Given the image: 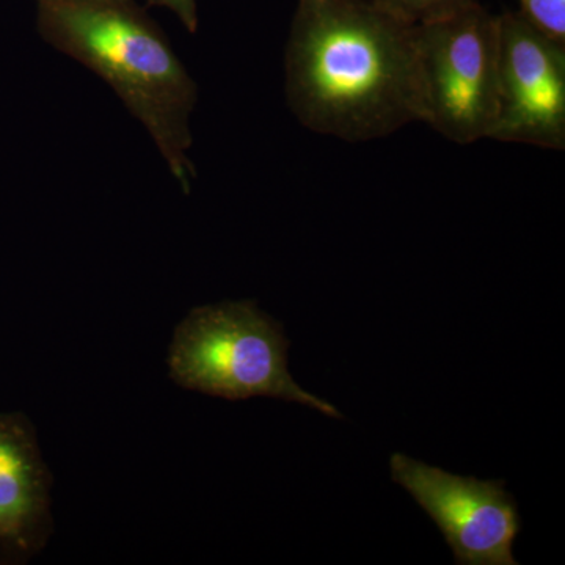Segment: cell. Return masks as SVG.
Listing matches in <instances>:
<instances>
[{
	"label": "cell",
	"instance_id": "cell-6",
	"mask_svg": "<svg viewBox=\"0 0 565 565\" xmlns=\"http://www.w3.org/2000/svg\"><path fill=\"white\" fill-rule=\"evenodd\" d=\"M403 486L440 527L459 565H516L512 545L520 533L519 509L503 481L446 473L396 452L390 460Z\"/></svg>",
	"mask_w": 565,
	"mask_h": 565
},
{
	"label": "cell",
	"instance_id": "cell-10",
	"mask_svg": "<svg viewBox=\"0 0 565 565\" xmlns=\"http://www.w3.org/2000/svg\"><path fill=\"white\" fill-rule=\"evenodd\" d=\"M147 2L148 6L166 7V9L172 10L189 32H196V28H199L196 0H147Z\"/></svg>",
	"mask_w": 565,
	"mask_h": 565
},
{
	"label": "cell",
	"instance_id": "cell-1",
	"mask_svg": "<svg viewBox=\"0 0 565 565\" xmlns=\"http://www.w3.org/2000/svg\"><path fill=\"white\" fill-rule=\"evenodd\" d=\"M414 25L375 0H299L285 61L294 115L348 141L423 121Z\"/></svg>",
	"mask_w": 565,
	"mask_h": 565
},
{
	"label": "cell",
	"instance_id": "cell-7",
	"mask_svg": "<svg viewBox=\"0 0 565 565\" xmlns=\"http://www.w3.org/2000/svg\"><path fill=\"white\" fill-rule=\"evenodd\" d=\"M52 484L31 419L0 414V565L28 564L50 542Z\"/></svg>",
	"mask_w": 565,
	"mask_h": 565
},
{
	"label": "cell",
	"instance_id": "cell-9",
	"mask_svg": "<svg viewBox=\"0 0 565 565\" xmlns=\"http://www.w3.org/2000/svg\"><path fill=\"white\" fill-rule=\"evenodd\" d=\"M520 13L541 31L565 41V0H519Z\"/></svg>",
	"mask_w": 565,
	"mask_h": 565
},
{
	"label": "cell",
	"instance_id": "cell-4",
	"mask_svg": "<svg viewBox=\"0 0 565 565\" xmlns=\"http://www.w3.org/2000/svg\"><path fill=\"white\" fill-rule=\"evenodd\" d=\"M424 118L455 143L489 139L498 114L500 14L476 0L414 25Z\"/></svg>",
	"mask_w": 565,
	"mask_h": 565
},
{
	"label": "cell",
	"instance_id": "cell-3",
	"mask_svg": "<svg viewBox=\"0 0 565 565\" xmlns=\"http://www.w3.org/2000/svg\"><path fill=\"white\" fill-rule=\"evenodd\" d=\"M288 349L281 323L252 300L196 307L174 329L170 377L182 388L223 399L275 397L343 418L333 405L296 384Z\"/></svg>",
	"mask_w": 565,
	"mask_h": 565
},
{
	"label": "cell",
	"instance_id": "cell-5",
	"mask_svg": "<svg viewBox=\"0 0 565 565\" xmlns=\"http://www.w3.org/2000/svg\"><path fill=\"white\" fill-rule=\"evenodd\" d=\"M489 139L565 148V41L520 11L500 14L498 114Z\"/></svg>",
	"mask_w": 565,
	"mask_h": 565
},
{
	"label": "cell",
	"instance_id": "cell-8",
	"mask_svg": "<svg viewBox=\"0 0 565 565\" xmlns=\"http://www.w3.org/2000/svg\"><path fill=\"white\" fill-rule=\"evenodd\" d=\"M375 2L405 22L419 24L448 13L465 0H375Z\"/></svg>",
	"mask_w": 565,
	"mask_h": 565
},
{
	"label": "cell",
	"instance_id": "cell-2",
	"mask_svg": "<svg viewBox=\"0 0 565 565\" xmlns=\"http://www.w3.org/2000/svg\"><path fill=\"white\" fill-rule=\"evenodd\" d=\"M39 29L55 50L102 76L145 126L182 191L195 167V82L158 24L134 0H39Z\"/></svg>",
	"mask_w": 565,
	"mask_h": 565
}]
</instances>
